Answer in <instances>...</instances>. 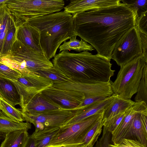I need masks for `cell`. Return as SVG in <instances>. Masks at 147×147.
<instances>
[{
	"label": "cell",
	"mask_w": 147,
	"mask_h": 147,
	"mask_svg": "<svg viewBox=\"0 0 147 147\" xmlns=\"http://www.w3.org/2000/svg\"><path fill=\"white\" fill-rule=\"evenodd\" d=\"M72 16L75 35L89 43L97 54L110 60L117 43L135 26L136 19L132 9L123 2Z\"/></svg>",
	"instance_id": "obj_1"
},
{
	"label": "cell",
	"mask_w": 147,
	"mask_h": 147,
	"mask_svg": "<svg viewBox=\"0 0 147 147\" xmlns=\"http://www.w3.org/2000/svg\"><path fill=\"white\" fill-rule=\"evenodd\" d=\"M111 60L88 51L78 53L62 51L52 61L53 66L72 81L89 84L107 83L114 74Z\"/></svg>",
	"instance_id": "obj_2"
},
{
	"label": "cell",
	"mask_w": 147,
	"mask_h": 147,
	"mask_svg": "<svg viewBox=\"0 0 147 147\" xmlns=\"http://www.w3.org/2000/svg\"><path fill=\"white\" fill-rule=\"evenodd\" d=\"M22 22L39 30L40 46L49 60L54 57L62 43L76 35L72 15L64 11L29 19Z\"/></svg>",
	"instance_id": "obj_3"
},
{
	"label": "cell",
	"mask_w": 147,
	"mask_h": 147,
	"mask_svg": "<svg viewBox=\"0 0 147 147\" xmlns=\"http://www.w3.org/2000/svg\"><path fill=\"white\" fill-rule=\"evenodd\" d=\"M0 62L23 75H31L35 71L53 66L44 53L24 44L17 39L10 50L0 57Z\"/></svg>",
	"instance_id": "obj_4"
},
{
	"label": "cell",
	"mask_w": 147,
	"mask_h": 147,
	"mask_svg": "<svg viewBox=\"0 0 147 147\" xmlns=\"http://www.w3.org/2000/svg\"><path fill=\"white\" fill-rule=\"evenodd\" d=\"M147 63V59L143 55L120 67L117 78L111 84L113 93L122 98L131 99L137 92Z\"/></svg>",
	"instance_id": "obj_5"
},
{
	"label": "cell",
	"mask_w": 147,
	"mask_h": 147,
	"mask_svg": "<svg viewBox=\"0 0 147 147\" xmlns=\"http://www.w3.org/2000/svg\"><path fill=\"white\" fill-rule=\"evenodd\" d=\"M5 3L20 22L60 11L65 5L63 0H7Z\"/></svg>",
	"instance_id": "obj_6"
},
{
	"label": "cell",
	"mask_w": 147,
	"mask_h": 147,
	"mask_svg": "<svg viewBox=\"0 0 147 147\" xmlns=\"http://www.w3.org/2000/svg\"><path fill=\"white\" fill-rule=\"evenodd\" d=\"M104 110L78 122L61 127L47 147H67L83 144L87 133L103 116Z\"/></svg>",
	"instance_id": "obj_7"
},
{
	"label": "cell",
	"mask_w": 147,
	"mask_h": 147,
	"mask_svg": "<svg viewBox=\"0 0 147 147\" xmlns=\"http://www.w3.org/2000/svg\"><path fill=\"white\" fill-rule=\"evenodd\" d=\"M142 55L140 33L135 26L119 40L112 53L111 59L121 67Z\"/></svg>",
	"instance_id": "obj_8"
},
{
	"label": "cell",
	"mask_w": 147,
	"mask_h": 147,
	"mask_svg": "<svg viewBox=\"0 0 147 147\" xmlns=\"http://www.w3.org/2000/svg\"><path fill=\"white\" fill-rule=\"evenodd\" d=\"M76 111L61 109L36 115L22 112L25 121L32 123L37 132L63 126L75 116Z\"/></svg>",
	"instance_id": "obj_9"
},
{
	"label": "cell",
	"mask_w": 147,
	"mask_h": 147,
	"mask_svg": "<svg viewBox=\"0 0 147 147\" xmlns=\"http://www.w3.org/2000/svg\"><path fill=\"white\" fill-rule=\"evenodd\" d=\"M42 93L63 109L73 110L85 98L82 94L74 91L57 88L52 86L41 92Z\"/></svg>",
	"instance_id": "obj_10"
},
{
	"label": "cell",
	"mask_w": 147,
	"mask_h": 147,
	"mask_svg": "<svg viewBox=\"0 0 147 147\" xmlns=\"http://www.w3.org/2000/svg\"><path fill=\"white\" fill-rule=\"evenodd\" d=\"M111 81L107 83L89 84L72 81L53 84L52 86L62 89L75 91L83 94L85 98L96 96H109L113 94Z\"/></svg>",
	"instance_id": "obj_11"
},
{
	"label": "cell",
	"mask_w": 147,
	"mask_h": 147,
	"mask_svg": "<svg viewBox=\"0 0 147 147\" xmlns=\"http://www.w3.org/2000/svg\"><path fill=\"white\" fill-rule=\"evenodd\" d=\"M11 81L19 91L21 103L29 96L41 92L53 84L50 80L34 73L28 75L21 74L16 80Z\"/></svg>",
	"instance_id": "obj_12"
},
{
	"label": "cell",
	"mask_w": 147,
	"mask_h": 147,
	"mask_svg": "<svg viewBox=\"0 0 147 147\" xmlns=\"http://www.w3.org/2000/svg\"><path fill=\"white\" fill-rule=\"evenodd\" d=\"M20 106L22 112H26L33 115L63 109L44 95L41 92L29 96L22 102Z\"/></svg>",
	"instance_id": "obj_13"
},
{
	"label": "cell",
	"mask_w": 147,
	"mask_h": 147,
	"mask_svg": "<svg viewBox=\"0 0 147 147\" xmlns=\"http://www.w3.org/2000/svg\"><path fill=\"white\" fill-rule=\"evenodd\" d=\"M138 113H147V104L144 101L135 102L127 110L125 116L111 134L113 144L119 143L124 138L131 128L134 118Z\"/></svg>",
	"instance_id": "obj_14"
},
{
	"label": "cell",
	"mask_w": 147,
	"mask_h": 147,
	"mask_svg": "<svg viewBox=\"0 0 147 147\" xmlns=\"http://www.w3.org/2000/svg\"><path fill=\"white\" fill-rule=\"evenodd\" d=\"M119 0H71L65 7L64 11L69 14L85 12L120 4Z\"/></svg>",
	"instance_id": "obj_15"
},
{
	"label": "cell",
	"mask_w": 147,
	"mask_h": 147,
	"mask_svg": "<svg viewBox=\"0 0 147 147\" xmlns=\"http://www.w3.org/2000/svg\"><path fill=\"white\" fill-rule=\"evenodd\" d=\"M17 38L24 44L44 53L40 42V33L36 28L25 22H18Z\"/></svg>",
	"instance_id": "obj_16"
},
{
	"label": "cell",
	"mask_w": 147,
	"mask_h": 147,
	"mask_svg": "<svg viewBox=\"0 0 147 147\" xmlns=\"http://www.w3.org/2000/svg\"><path fill=\"white\" fill-rule=\"evenodd\" d=\"M113 97V94L96 104L82 109L76 110L75 116L63 126H67L78 122L105 109L112 102Z\"/></svg>",
	"instance_id": "obj_17"
},
{
	"label": "cell",
	"mask_w": 147,
	"mask_h": 147,
	"mask_svg": "<svg viewBox=\"0 0 147 147\" xmlns=\"http://www.w3.org/2000/svg\"><path fill=\"white\" fill-rule=\"evenodd\" d=\"M113 99L105 109L103 116V122L115 116L125 112L135 102L131 99H125L113 93Z\"/></svg>",
	"instance_id": "obj_18"
},
{
	"label": "cell",
	"mask_w": 147,
	"mask_h": 147,
	"mask_svg": "<svg viewBox=\"0 0 147 147\" xmlns=\"http://www.w3.org/2000/svg\"><path fill=\"white\" fill-rule=\"evenodd\" d=\"M6 2L0 4V57L2 54L5 39L8 32L18 22L7 7Z\"/></svg>",
	"instance_id": "obj_19"
},
{
	"label": "cell",
	"mask_w": 147,
	"mask_h": 147,
	"mask_svg": "<svg viewBox=\"0 0 147 147\" xmlns=\"http://www.w3.org/2000/svg\"><path fill=\"white\" fill-rule=\"evenodd\" d=\"M0 97L13 107L21 103L18 88L11 80L7 79L0 78Z\"/></svg>",
	"instance_id": "obj_20"
},
{
	"label": "cell",
	"mask_w": 147,
	"mask_h": 147,
	"mask_svg": "<svg viewBox=\"0 0 147 147\" xmlns=\"http://www.w3.org/2000/svg\"><path fill=\"white\" fill-rule=\"evenodd\" d=\"M137 114L133 119L131 128L124 138L136 140L147 147V130L144 126L141 114Z\"/></svg>",
	"instance_id": "obj_21"
},
{
	"label": "cell",
	"mask_w": 147,
	"mask_h": 147,
	"mask_svg": "<svg viewBox=\"0 0 147 147\" xmlns=\"http://www.w3.org/2000/svg\"><path fill=\"white\" fill-rule=\"evenodd\" d=\"M26 129L6 133L0 147H24L29 136Z\"/></svg>",
	"instance_id": "obj_22"
},
{
	"label": "cell",
	"mask_w": 147,
	"mask_h": 147,
	"mask_svg": "<svg viewBox=\"0 0 147 147\" xmlns=\"http://www.w3.org/2000/svg\"><path fill=\"white\" fill-rule=\"evenodd\" d=\"M31 123L28 122H19L7 117L1 112L0 113V132L7 133L26 129L28 130L31 128Z\"/></svg>",
	"instance_id": "obj_23"
},
{
	"label": "cell",
	"mask_w": 147,
	"mask_h": 147,
	"mask_svg": "<svg viewBox=\"0 0 147 147\" xmlns=\"http://www.w3.org/2000/svg\"><path fill=\"white\" fill-rule=\"evenodd\" d=\"M35 74L51 81L53 84L68 82L72 80L62 71L53 66L35 71Z\"/></svg>",
	"instance_id": "obj_24"
},
{
	"label": "cell",
	"mask_w": 147,
	"mask_h": 147,
	"mask_svg": "<svg viewBox=\"0 0 147 147\" xmlns=\"http://www.w3.org/2000/svg\"><path fill=\"white\" fill-rule=\"evenodd\" d=\"M76 35L72 37L69 40L64 42L59 48V53L62 51H68L71 50L80 52L85 51H92L94 50L93 47L90 44L82 39L79 40L76 38Z\"/></svg>",
	"instance_id": "obj_25"
},
{
	"label": "cell",
	"mask_w": 147,
	"mask_h": 147,
	"mask_svg": "<svg viewBox=\"0 0 147 147\" xmlns=\"http://www.w3.org/2000/svg\"><path fill=\"white\" fill-rule=\"evenodd\" d=\"M60 127L34 131L31 136L34 140L36 147H47Z\"/></svg>",
	"instance_id": "obj_26"
},
{
	"label": "cell",
	"mask_w": 147,
	"mask_h": 147,
	"mask_svg": "<svg viewBox=\"0 0 147 147\" xmlns=\"http://www.w3.org/2000/svg\"><path fill=\"white\" fill-rule=\"evenodd\" d=\"M103 117L99 120L87 133L83 140L85 147H93L98 140L103 126Z\"/></svg>",
	"instance_id": "obj_27"
},
{
	"label": "cell",
	"mask_w": 147,
	"mask_h": 147,
	"mask_svg": "<svg viewBox=\"0 0 147 147\" xmlns=\"http://www.w3.org/2000/svg\"><path fill=\"white\" fill-rule=\"evenodd\" d=\"M0 109L5 115L14 121L19 122L25 121L22 111L12 106L1 97Z\"/></svg>",
	"instance_id": "obj_28"
},
{
	"label": "cell",
	"mask_w": 147,
	"mask_h": 147,
	"mask_svg": "<svg viewBox=\"0 0 147 147\" xmlns=\"http://www.w3.org/2000/svg\"><path fill=\"white\" fill-rule=\"evenodd\" d=\"M147 64L144 68L142 78L140 81L137 94L135 97V102L144 101L147 102Z\"/></svg>",
	"instance_id": "obj_29"
},
{
	"label": "cell",
	"mask_w": 147,
	"mask_h": 147,
	"mask_svg": "<svg viewBox=\"0 0 147 147\" xmlns=\"http://www.w3.org/2000/svg\"><path fill=\"white\" fill-rule=\"evenodd\" d=\"M18 28V22L16 24L11 27L8 32L5 39L1 56L5 54L10 50L13 43L17 39V34Z\"/></svg>",
	"instance_id": "obj_30"
},
{
	"label": "cell",
	"mask_w": 147,
	"mask_h": 147,
	"mask_svg": "<svg viewBox=\"0 0 147 147\" xmlns=\"http://www.w3.org/2000/svg\"><path fill=\"white\" fill-rule=\"evenodd\" d=\"M131 8L138 17L141 13L147 11V0H121Z\"/></svg>",
	"instance_id": "obj_31"
},
{
	"label": "cell",
	"mask_w": 147,
	"mask_h": 147,
	"mask_svg": "<svg viewBox=\"0 0 147 147\" xmlns=\"http://www.w3.org/2000/svg\"><path fill=\"white\" fill-rule=\"evenodd\" d=\"M21 75V74L18 71L0 62V78L16 81Z\"/></svg>",
	"instance_id": "obj_32"
},
{
	"label": "cell",
	"mask_w": 147,
	"mask_h": 147,
	"mask_svg": "<svg viewBox=\"0 0 147 147\" xmlns=\"http://www.w3.org/2000/svg\"><path fill=\"white\" fill-rule=\"evenodd\" d=\"M127 111L124 112L117 115L110 119L103 122V127L112 134L125 116Z\"/></svg>",
	"instance_id": "obj_33"
},
{
	"label": "cell",
	"mask_w": 147,
	"mask_h": 147,
	"mask_svg": "<svg viewBox=\"0 0 147 147\" xmlns=\"http://www.w3.org/2000/svg\"><path fill=\"white\" fill-rule=\"evenodd\" d=\"M108 97L109 96L105 95H100L85 98L78 106L73 110L82 109L102 101Z\"/></svg>",
	"instance_id": "obj_34"
},
{
	"label": "cell",
	"mask_w": 147,
	"mask_h": 147,
	"mask_svg": "<svg viewBox=\"0 0 147 147\" xmlns=\"http://www.w3.org/2000/svg\"><path fill=\"white\" fill-rule=\"evenodd\" d=\"M135 26L140 32L147 35V11L142 12L136 18Z\"/></svg>",
	"instance_id": "obj_35"
},
{
	"label": "cell",
	"mask_w": 147,
	"mask_h": 147,
	"mask_svg": "<svg viewBox=\"0 0 147 147\" xmlns=\"http://www.w3.org/2000/svg\"><path fill=\"white\" fill-rule=\"evenodd\" d=\"M111 133L103 127L102 136L93 147H109V145L111 142Z\"/></svg>",
	"instance_id": "obj_36"
},
{
	"label": "cell",
	"mask_w": 147,
	"mask_h": 147,
	"mask_svg": "<svg viewBox=\"0 0 147 147\" xmlns=\"http://www.w3.org/2000/svg\"><path fill=\"white\" fill-rule=\"evenodd\" d=\"M109 147H145L138 141L132 140L123 139L117 144L109 145Z\"/></svg>",
	"instance_id": "obj_37"
},
{
	"label": "cell",
	"mask_w": 147,
	"mask_h": 147,
	"mask_svg": "<svg viewBox=\"0 0 147 147\" xmlns=\"http://www.w3.org/2000/svg\"><path fill=\"white\" fill-rule=\"evenodd\" d=\"M143 55L147 59V35L140 32Z\"/></svg>",
	"instance_id": "obj_38"
},
{
	"label": "cell",
	"mask_w": 147,
	"mask_h": 147,
	"mask_svg": "<svg viewBox=\"0 0 147 147\" xmlns=\"http://www.w3.org/2000/svg\"><path fill=\"white\" fill-rule=\"evenodd\" d=\"M24 147H36L34 140L31 135L29 136Z\"/></svg>",
	"instance_id": "obj_39"
},
{
	"label": "cell",
	"mask_w": 147,
	"mask_h": 147,
	"mask_svg": "<svg viewBox=\"0 0 147 147\" xmlns=\"http://www.w3.org/2000/svg\"><path fill=\"white\" fill-rule=\"evenodd\" d=\"M5 134L0 132V142L4 140L5 136Z\"/></svg>",
	"instance_id": "obj_40"
},
{
	"label": "cell",
	"mask_w": 147,
	"mask_h": 147,
	"mask_svg": "<svg viewBox=\"0 0 147 147\" xmlns=\"http://www.w3.org/2000/svg\"><path fill=\"white\" fill-rule=\"evenodd\" d=\"M85 147V146L84 144H82L78 145V146H68V147Z\"/></svg>",
	"instance_id": "obj_41"
},
{
	"label": "cell",
	"mask_w": 147,
	"mask_h": 147,
	"mask_svg": "<svg viewBox=\"0 0 147 147\" xmlns=\"http://www.w3.org/2000/svg\"><path fill=\"white\" fill-rule=\"evenodd\" d=\"M7 0H0V4L6 2Z\"/></svg>",
	"instance_id": "obj_42"
},
{
	"label": "cell",
	"mask_w": 147,
	"mask_h": 147,
	"mask_svg": "<svg viewBox=\"0 0 147 147\" xmlns=\"http://www.w3.org/2000/svg\"><path fill=\"white\" fill-rule=\"evenodd\" d=\"M1 110H0V113L1 112Z\"/></svg>",
	"instance_id": "obj_43"
}]
</instances>
